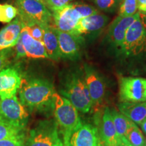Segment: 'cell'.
<instances>
[{
	"label": "cell",
	"instance_id": "obj_34",
	"mask_svg": "<svg viewBox=\"0 0 146 146\" xmlns=\"http://www.w3.org/2000/svg\"><path fill=\"white\" fill-rule=\"evenodd\" d=\"M139 18L140 21H141L142 24L143 25L146 30V13L145 12H139Z\"/></svg>",
	"mask_w": 146,
	"mask_h": 146
},
{
	"label": "cell",
	"instance_id": "obj_20",
	"mask_svg": "<svg viewBox=\"0 0 146 146\" xmlns=\"http://www.w3.org/2000/svg\"><path fill=\"white\" fill-rule=\"evenodd\" d=\"M43 28V43L48 57L55 61L61 58L58 43V36L56 33L55 27L52 25H46Z\"/></svg>",
	"mask_w": 146,
	"mask_h": 146
},
{
	"label": "cell",
	"instance_id": "obj_39",
	"mask_svg": "<svg viewBox=\"0 0 146 146\" xmlns=\"http://www.w3.org/2000/svg\"><path fill=\"white\" fill-rule=\"evenodd\" d=\"M98 146H104V145L103 142H102V141H101V139L100 140L99 143H98Z\"/></svg>",
	"mask_w": 146,
	"mask_h": 146
},
{
	"label": "cell",
	"instance_id": "obj_8",
	"mask_svg": "<svg viewBox=\"0 0 146 146\" xmlns=\"http://www.w3.org/2000/svg\"><path fill=\"white\" fill-rule=\"evenodd\" d=\"M0 116L23 129H25L29 120V114L25 106L19 101L16 95L0 99Z\"/></svg>",
	"mask_w": 146,
	"mask_h": 146
},
{
	"label": "cell",
	"instance_id": "obj_5",
	"mask_svg": "<svg viewBox=\"0 0 146 146\" xmlns=\"http://www.w3.org/2000/svg\"><path fill=\"white\" fill-rule=\"evenodd\" d=\"M25 146H64L56 120L40 121L30 131Z\"/></svg>",
	"mask_w": 146,
	"mask_h": 146
},
{
	"label": "cell",
	"instance_id": "obj_18",
	"mask_svg": "<svg viewBox=\"0 0 146 146\" xmlns=\"http://www.w3.org/2000/svg\"><path fill=\"white\" fill-rule=\"evenodd\" d=\"M20 36L23 41L27 58L31 59L49 58L43 42L34 39L23 29Z\"/></svg>",
	"mask_w": 146,
	"mask_h": 146
},
{
	"label": "cell",
	"instance_id": "obj_37",
	"mask_svg": "<svg viewBox=\"0 0 146 146\" xmlns=\"http://www.w3.org/2000/svg\"><path fill=\"white\" fill-rule=\"evenodd\" d=\"M2 21V4L0 3V22Z\"/></svg>",
	"mask_w": 146,
	"mask_h": 146
},
{
	"label": "cell",
	"instance_id": "obj_35",
	"mask_svg": "<svg viewBox=\"0 0 146 146\" xmlns=\"http://www.w3.org/2000/svg\"><path fill=\"white\" fill-rule=\"evenodd\" d=\"M139 125L141 128V130L143 131V132L144 133V134L146 135V118L143 122H141Z\"/></svg>",
	"mask_w": 146,
	"mask_h": 146
},
{
	"label": "cell",
	"instance_id": "obj_25",
	"mask_svg": "<svg viewBox=\"0 0 146 146\" xmlns=\"http://www.w3.org/2000/svg\"><path fill=\"white\" fill-rule=\"evenodd\" d=\"M71 4L77 10L80 16H81V18L94 15L100 12L95 7L83 2H71Z\"/></svg>",
	"mask_w": 146,
	"mask_h": 146
},
{
	"label": "cell",
	"instance_id": "obj_32",
	"mask_svg": "<svg viewBox=\"0 0 146 146\" xmlns=\"http://www.w3.org/2000/svg\"><path fill=\"white\" fill-rule=\"evenodd\" d=\"M14 47H15V54L17 59L26 57V52H25L21 36H19V39H18L17 43Z\"/></svg>",
	"mask_w": 146,
	"mask_h": 146
},
{
	"label": "cell",
	"instance_id": "obj_22",
	"mask_svg": "<svg viewBox=\"0 0 146 146\" xmlns=\"http://www.w3.org/2000/svg\"><path fill=\"white\" fill-rule=\"evenodd\" d=\"M25 131L0 116V141L25 134Z\"/></svg>",
	"mask_w": 146,
	"mask_h": 146
},
{
	"label": "cell",
	"instance_id": "obj_41",
	"mask_svg": "<svg viewBox=\"0 0 146 146\" xmlns=\"http://www.w3.org/2000/svg\"><path fill=\"white\" fill-rule=\"evenodd\" d=\"M120 1H121V0H120Z\"/></svg>",
	"mask_w": 146,
	"mask_h": 146
},
{
	"label": "cell",
	"instance_id": "obj_30",
	"mask_svg": "<svg viewBox=\"0 0 146 146\" xmlns=\"http://www.w3.org/2000/svg\"><path fill=\"white\" fill-rule=\"evenodd\" d=\"M50 10L52 11L63 8L74 0H43Z\"/></svg>",
	"mask_w": 146,
	"mask_h": 146
},
{
	"label": "cell",
	"instance_id": "obj_27",
	"mask_svg": "<svg viewBox=\"0 0 146 146\" xmlns=\"http://www.w3.org/2000/svg\"><path fill=\"white\" fill-rule=\"evenodd\" d=\"M23 29H25L29 35L34 39L43 42V28L41 25L37 24H31V25H25Z\"/></svg>",
	"mask_w": 146,
	"mask_h": 146
},
{
	"label": "cell",
	"instance_id": "obj_14",
	"mask_svg": "<svg viewBox=\"0 0 146 146\" xmlns=\"http://www.w3.org/2000/svg\"><path fill=\"white\" fill-rule=\"evenodd\" d=\"M22 77L16 69L4 68L0 72V99L16 96L22 83Z\"/></svg>",
	"mask_w": 146,
	"mask_h": 146
},
{
	"label": "cell",
	"instance_id": "obj_1",
	"mask_svg": "<svg viewBox=\"0 0 146 146\" xmlns=\"http://www.w3.org/2000/svg\"><path fill=\"white\" fill-rule=\"evenodd\" d=\"M54 85L48 80L35 78L22 81L19 89L21 102L31 111L50 112L54 108Z\"/></svg>",
	"mask_w": 146,
	"mask_h": 146
},
{
	"label": "cell",
	"instance_id": "obj_19",
	"mask_svg": "<svg viewBox=\"0 0 146 146\" xmlns=\"http://www.w3.org/2000/svg\"><path fill=\"white\" fill-rule=\"evenodd\" d=\"M118 109L137 125H140L146 118V102H122Z\"/></svg>",
	"mask_w": 146,
	"mask_h": 146
},
{
	"label": "cell",
	"instance_id": "obj_10",
	"mask_svg": "<svg viewBox=\"0 0 146 146\" xmlns=\"http://www.w3.org/2000/svg\"><path fill=\"white\" fill-rule=\"evenodd\" d=\"M83 72L85 83L92 102V107H98L102 104L105 97L104 81L98 71L91 66L84 65Z\"/></svg>",
	"mask_w": 146,
	"mask_h": 146
},
{
	"label": "cell",
	"instance_id": "obj_3",
	"mask_svg": "<svg viewBox=\"0 0 146 146\" xmlns=\"http://www.w3.org/2000/svg\"><path fill=\"white\" fill-rule=\"evenodd\" d=\"M54 116L62 135L64 146H70L72 134L82 125L78 110L71 102L56 93L54 95Z\"/></svg>",
	"mask_w": 146,
	"mask_h": 146
},
{
	"label": "cell",
	"instance_id": "obj_33",
	"mask_svg": "<svg viewBox=\"0 0 146 146\" xmlns=\"http://www.w3.org/2000/svg\"><path fill=\"white\" fill-rule=\"evenodd\" d=\"M137 6L139 12L146 13V0H137Z\"/></svg>",
	"mask_w": 146,
	"mask_h": 146
},
{
	"label": "cell",
	"instance_id": "obj_6",
	"mask_svg": "<svg viewBox=\"0 0 146 146\" xmlns=\"http://www.w3.org/2000/svg\"><path fill=\"white\" fill-rule=\"evenodd\" d=\"M119 52L125 56H137L146 52V30L139 17L128 29Z\"/></svg>",
	"mask_w": 146,
	"mask_h": 146
},
{
	"label": "cell",
	"instance_id": "obj_2",
	"mask_svg": "<svg viewBox=\"0 0 146 146\" xmlns=\"http://www.w3.org/2000/svg\"><path fill=\"white\" fill-rule=\"evenodd\" d=\"M60 93L79 112L87 113L92 108L83 70H74L67 73Z\"/></svg>",
	"mask_w": 146,
	"mask_h": 146
},
{
	"label": "cell",
	"instance_id": "obj_12",
	"mask_svg": "<svg viewBox=\"0 0 146 146\" xmlns=\"http://www.w3.org/2000/svg\"><path fill=\"white\" fill-rule=\"evenodd\" d=\"M139 17V12L130 17L118 16L109 26L108 39L110 43L119 50L125 40L128 29Z\"/></svg>",
	"mask_w": 146,
	"mask_h": 146
},
{
	"label": "cell",
	"instance_id": "obj_21",
	"mask_svg": "<svg viewBox=\"0 0 146 146\" xmlns=\"http://www.w3.org/2000/svg\"><path fill=\"white\" fill-rule=\"evenodd\" d=\"M110 111L118 136L119 137L122 141H125V140H126V133H127L128 129L130 127L133 121L129 118H128L123 114H122L121 112H118L115 109H113L112 110Z\"/></svg>",
	"mask_w": 146,
	"mask_h": 146
},
{
	"label": "cell",
	"instance_id": "obj_13",
	"mask_svg": "<svg viewBox=\"0 0 146 146\" xmlns=\"http://www.w3.org/2000/svg\"><path fill=\"white\" fill-rule=\"evenodd\" d=\"M109 18L105 14L98 13L82 18L78 22L72 34L83 36L98 35L105 28ZM85 39V38H84Z\"/></svg>",
	"mask_w": 146,
	"mask_h": 146
},
{
	"label": "cell",
	"instance_id": "obj_26",
	"mask_svg": "<svg viewBox=\"0 0 146 146\" xmlns=\"http://www.w3.org/2000/svg\"><path fill=\"white\" fill-rule=\"evenodd\" d=\"M18 15V10L14 5L5 3L2 4V21L3 23H10L14 18Z\"/></svg>",
	"mask_w": 146,
	"mask_h": 146
},
{
	"label": "cell",
	"instance_id": "obj_38",
	"mask_svg": "<svg viewBox=\"0 0 146 146\" xmlns=\"http://www.w3.org/2000/svg\"><path fill=\"white\" fill-rule=\"evenodd\" d=\"M124 143L125 144V146H138V145H131L130 143H129V142H128L127 140H125V141H123Z\"/></svg>",
	"mask_w": 146,
	"mask_h": 146
},
{
	"label": "cell",
	"instance_id": "obj_29",
	"mask_svg": "<svg viewBox=\"0 0 146 146\" xmlns=\"http://www.w3.org/2000/svg\"><path fill=\"white\" fill-rule=\"evenodd\" d=\"M26 139L25 133L14 137L1 140L0 146H25Z\"/></svg>",
	"mask_w": 146,
	"mask_h": 146
},
{
	"label": "cell",
	"instance_id": "obj_9",
	"mask_svg": "<svg viewBox=\"0 0 146 146\" xmlns=\"http://www.w3.org/2000/svg\"><path fill=\"white\" fill-rule=\"evenodd\" d=\"M55 31L58 36L61 58L70 60L78 59L81 56L85 39L81 36L61 31L56 27Z\"/></svg>",
	"mask_w": 146,
	"mask_h": 146
},
{
	"label": "cell",
	"instance_id": "obj_23",
	"mask_svg": "<svg viewBox=\"0 0 146 146\" xmlns=\"http://www.w3.org/2000/svg\"><path fill=\"white\" fill-rule=\"evenodd\" d=\"M125 139L131 145L145 146V139L137 124L132 122L125 135Z\"/></svg>",
	"mask_w": 146,
	"mask_h": 146
},
{
	"label": "cell",
	"instance_id": "obj_11",
	"mask_svg": "<svg viewBox=\"0 0 146 146\" xmlns=\"http://www.w3.org/2000/svg\"><path fill=\"white\" fill-rule=\"evenodd\" d=\"M56 28L63 32L72 33L81 16L71 3L63 8L52 11Z\"/></svg>",
	"mask_w": 146,
	"mask_h": 146
},
{
	"label": "cell",
	"instance_id": "obj_28",
	"mask_svg": "<svg viewBox=\"0 0 146 146\" xmlns=\"http://www.w3.org/2000/svg\"><path fill=\"white\" fill-rule=\"evenodd\" d=\"M98 9L106 12H113L120 0H93Z\"/></svg>",
	"mask_w": 146,
	"mask_h": 146
},
{
	"label": "cell",
	"instance_id": "obj_17",
	"mask_svg": "<svg viewBox=\"0 0 146 146\" xmlns=\"http://www.w3.org/2000/svg\"><path fill=\"white\" fill-rule=\"evenodd\" d=\"M99 136L104 145H114L122 142L116 133L111 111L108 108H106L104 111Z\"/></svg>",
	"mask_w": 146,
	"mask_h": 146
},
{
	"label": "cell",
	"instance_id": "obj_31",
	"mask_svg": "<svg viewBox=\"0 0 146 146\" xmlns=\"http://www.w3.org/2000/svg\"><path fill=\"white\" fill-rule=\"evenodd\" d=\"M12 54L11 48L0 51V72L8 65Z\"/></svg>",
	"mask_w": 146,
	"mask_h": 146
},
{
	"label": "cell",
	"instance_id": "obj_24",
	"mask_svg": "<svg viewBox=\"0 0 146 146\" xmlns=\"http://www.w3.org/2000/svg\"><path fill=\"white\" fill-rule=\"evenodd\" d=\"M137 11V0H123L120 5L118 16L130 17L138 12Z\"/></svg>",
	"mask_w": 146,
	"mask_h": 146
},
{
	"label": "cell",
	"instance_id": "obj_16",
	"mask_svg": "<svg viewBox=\"0 0 146 146\" xmlns=\"http://www.w3.org/2000/svg\"><path fill=\"white\" fill-rule=\"evenodd\" d=\"M25 26V23L18 17L0 31V51L15 46Z\"/></svg>",
	"mask_w": 146,
	"mask_h": 146
},
{
	"label": "cell",
	"instance_id": "obj_36",
	"mask_svg": "<svg viewBox=\"0 0 146 146\" xmlns=\"http://www.w3.org/2000/svg\"><path fill=\"white\" fill-rule=\"evenodd\" d=\"M104 146H125V144L123 143V141L120 142L119 143L117 144H114V145H104Z\"/></svg>",
	"mask_w": 146,
	"mask_h": 146
},
{
	"label": "cell",
	"instance_id": "obj_4",
	"mask_svg": "<svg viewBox=\"0 0 146 146\" xmlns=\"http://www.w3.org/2000/svg\"><path fill=\"white\" fill-rule=\"evenodd\" d=\"M18 16L25 25H50L52 13L43 0H15Z\"/></svg>",
	"mask_w": 146,
	"mask_h": 146
},
{
	"label": "cell",
	"instance_id": "obj_15",
	"mask_svg": "<svg viewBox=\"0 0 146 146\" xmlns=\"http://www.w3.org/2000/svg\"><path fill=\"white\" fill-rule=\"evenodd\" d=\"M100 140L96 128L89 124H85L73 133L70 146H98Z\"/></svg>",
	"mask_w": 146,
	"mask_h": 146
},
{
	"label": "cell",
	"instance_id": "obj_40",
	"mask_svg": "<svg viewBox=\"0 0 146 146\" xmlns=\"http://www.w3.org/2000/svg\"><path fill=\"white\" fill-rule=\"evenodd\" d=\"M145 146H146V141H145Z\"/></svg>",
	"mask_w": 146,
	"mask_h": 146
},
{
	"label": "cell",
	"instance_id": "obj_7",
	"mask_svg": "<svg viewBox=\"0 0 146 146\" xmlns=\"http://www.w3.org/2000/svg\"><path fill=\"white\" fill-rule=\"evenodd\" d=\"M119 96L122 102H146V78L121 77Z\"/></svg>",
	"mask_w": 146,
	"mask_h": 146
}]
</instances>
